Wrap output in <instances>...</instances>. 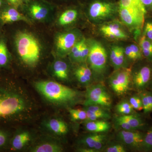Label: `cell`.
Segmentation results:
<instances>
[{"label": "cell", "instance_id": "5", "mask_svg": "<svg viewBox=\"0 0 152 152\" xmlns=\"http://www.w3.org/2000/svg\"><path fill=\"white\" fill-rule=\"evenodd\" d=\"M119 12L122 21L136 35L140 34L147 13L138 9L119 7Z\"/></svg>", "mask_w": 152, "mask_h": 152}, {"label": "cell", "instance_id": "17", "mask_svg": "<svg viewBox=\"0 0 152 152\" xmlns=\"http://www.w3.org/2000/svg\"><path fill=\"white\" fill-rule=\"evenodd\" d=\"M63 151V147L56 142L48 141L40 143L31 149L33 152H61Z\"/></svg>", "mask_w": 152, "mask_h": 152}, {"label": "cell", "instance_id": "39", "mask_svg": "<svg viewBox=\"0 0 152 152\" xmlns=\"http://www.w3.org/2000/svg\"><path fill=\"white\" fill-rule=\"evenodd\" d=\"M84 74L87 80L89 83H90L91 80L92 72L91 69L88 67L87 66L83 65L79 67L78 68Z\"/></svg>", "mask_w": 152, "mask_h": 152}, {"label": "cell", "instance_id": "7", "mask_svg": "<svg viewBox=\"0 0 152 152\" xmlns=\"http://www.w3.org/2000/svg\"><path fill=\"white\" fill-rule=\"evenodd\" d=\"M132 71L129 68H119L109 80L110 86L114 92L120 96L126 94L132 83Z\"/></svg>", "mask_w": 152, "mask_h": 152}, {"label": "cell", "instance_id": "19", "mask_svg": "<svg viewBox=\"0 0 152 152\" xmlns=\"http://www.w3.org/2000/svg\"><path fill=\"white\" fill-rule=\"evenodd\" d=\"M54 75L57 79L65 81L69 80V68L66 63L61 60L56 61L53 65Z\"/></svg>", "mask_w": 152, "mask_h": 152}, {"label": "cell", "instance_id": "24", "mask_svg": "<svg viewBox=\"0 0 152 152\" xmlns=\"http://www.w3.org/2000/svg\"><path fill=\"white\" fill-rule=\"evenodd\" d=\"M77 12L76 10L69 9L66 10L60 17L59 23L61 26L72 23L77 19Z\"/></svg>", "mask_w": 152, "mask_h": 152}, {"label": "cell", "instance_id": "37", "mask_svg": "<svg viewBox=\"0 0 152 152\" xmlns=\"http://www.w3.org/2000/svg\"><path fill=\"white\" fill-rule=\"evenodd\" d=\"M75 74L76 78L80 83L84 85H88L89 83L88 80H87L86 78V77L84 74L80 70L79 68H77L76 70Z\"/></svg>", "mask_w": 152, "mask_h": 152}, {"label": "cell", "instance_id": "46", "mask_svg": "<svg viewBox=\"0 0 152 152\" xmlns=\"http://www.w3.org/2000/svg\"><path fill=\"white\" fill-rule=\"evenodd\" d=\"M23 1H23H29V0H22Z\"/></svg>", "mask_w": 152, "mask_h": 152}, {"label": "cell", "instance_id": "15", "mask_svg": "<svg viewBox=\"0 0 152 152\" xmlns=\"http://www.w3.org/2000/svg\"><path fill=\"white\" fill-rule=\"evenodd\" d=\"M28 9L33 17L38 20L45 18L49 12L48 6L39 0H35L30 3Z\"/></svg>", "mask_w": 152, "mask_h": 152}, {"label": "cell", "instance_id": "25", "mask_svg": "<svg viewBox=\"0 0 152 152\" xmlns=\"http://www.w3.org/2000/svg\"><path fill=\"white\" fill-rule=\"evenodd\" d=\"M93 133L94 134L88 135L82 138L80 140L81 145H83L85 148L94 150V148L96 143L99 139L104 135V134L99 133Z\"/></svg>", "mask_w": 152, "mask_h": 152}, {"label": "cell", "instance_id": "26", "mask_svg": "<svg viewBox=\"0 0 152 152\" xmlns=\"http://www.w3.org/2000/svg\"><path fill=\"white\" fill-rule=\"evenodd\" d=\"M118 4L119 7L138 9L147 14L145 9L140 0H119Z\"/></svg>", "mask_w": 152, "mask_h": 152}, {"label": "cell", "instance_id": "43", "mask_svg": "<svg viewBox=\"0 0 152 152\" xmlns=\"http://www.w3.org/2000/svg\"><path fill=\"white\" fill-rule=\"evenodd\" d=\"M80 151L83 152H96L95 150L93 149L88 148H80V149L79 150Z\"/></svg>", "mask_w": 152, "mask_h": 152}, {"label": "cell", "instance_id": "21", "mask_svg": "<svg viewBox=\"0 0 152 152\" xmlns=\"http://www.w3.org/2000/svg\"><path fill=\"white\" fill-rule=\"evenodd\" d=\"M139 45L143 58L152 63V41L142 35L139 39Z\"/></svg>", "mask_w": 152, "mask_h": 152}, {"label": "cell", "instance_id": "16", "mask_svg": "<svg viewBox=\"0 0 152 152\" xmlns=\"http://www.w3.org/2000/svg\"><path fill=\"white\" fill-rule=\"evenodd\" d=\"M0 19L4 23L20 20H26V18L14 8L5 9L0 15Z\"/></svg>", "mask_w": 152, "mask_h": 152}, {"label": "cell", "instance_id": "4", "mask_svg": "<svg viewBox=\"0 0 152 152\" xmlns=\"http://www.w3.org/2000/svg\"><path fill=\"white\" fill-rule=\"evenodd\" d=\"M85 96L84 107L98 105L108 109L112 105L110 95L105 87L100 84L88 87Z\"/></svg>", "mask_w": 152, "mask_h": 152}, {"label": "cell", "instance_id": "32", "mask_svg": "<svg viewBox=\"0 0 152 152\" xmlns=\"http://www.w3.org/2000/svg\"><path fill=\"white\" fill-rule=\"evenodd\" d=\"M129 102L134 110L137 111L142 110L143 106L141 98L138 93L131 97Z\"/></svg>", "mask_w": 152, "mask_h": 152}, {"label": "cell", "instance_id": "13", "mask_svg": "<svg viewBox=\"0 0 152 152\" xmlns=\"http://www.w3.org/2000/svg\"><path fill=\"white\" fill-rule=\"evenodd\" d=\"M119 118L127 122L134 130L146 131L150 127L148 126L143 117L136 113L124 115Z\"/></svg>", "mask_w": 152, "mask_h": 152}, {"label": "cell", "instance_id": "1", "mask_svg": "<svg viewBox=\"0 0 152 152\" xmlns=\"http://www.w3.org/2000/svg\"><path fill=\"white\" fill-rule=\"evenodd\" d=\"M36 89L43 97L56 105L69 107L79 103L82 99V94L53 81H41L35 83Z\"/></svg>", "mask_w": 152, "mask_h": 152}, {"label": "cell", "instance_id": "3", "mask_svg": "<svg viewBox=\"0 0 152 152\" xmlns=\"http://www.w3.org/2000/svg\"><path fill=\"white\" fill-rule=\"evenodd\" d=\"M29 104L23 95H0V118L11 116L26 111Z\"/></svg>", "mask_w": 152, "mask_h": 152}, {"label": "cell", "instance_id": "22", "mask_svg": "<svg viewBox=\"0 0 152 152\" xmlns=\"http://www.w3.org/2000/svg\"><path fill=\"white\" fill-rule=\"evenodd\" d=\"M110 59L115 67L121 68L124 62V51L123 48L115 46L112 48Z\"/></svg>", "mask_w": 152, "mask_h": 152}, {"label": "cell", "instance_id": "44", "mask_svg": "<svg viewBox=\"0 0 152 152\" xmlns=\"http://www.w3.org/2000/svg\"><path fill=\"white\" fill-rule=\"evenodd\" d=\"M4 3V0H0V9L1 8Z\"/></svg>", "mask_w": 152, "mask_h": 152}, {"label": "cell", "instance_id": "36", "mask_svg": "<svg viewBox=\"0 0 152 152\" xmlns=\"http://www.w3.org/2000/svg\"><path fill=\"white\" fill-rule=\"evenodd\" d=\"M106 152H125L126 149L123 145L121 144H115L110 146L105 150Z\"/></svg>", "mask_w": 152, "mask_h": 152}, {"label": "cell", "instance_id": "23", "mask_svg": "<svg viewBox=\"0 0 152 152\" xmlns=\"http://www.w3.org/2000/svg\"><path fill=\"white\" fill-rule=\"evenodd\" d=\"M124 53L130 59L134 61H142L144 58L140 46L136 44H132L127 47Z\"/></svg>", "mask_w": 152, "mask_h": 152}, {"label": "cell", "instance_id": "11", "mask_svg": "<svg viewBox=\"0 0 152 152\" xmlns=\"http://www.w3.org/2000/svg\"><path fill=\"white\" fill-rule=\"evenodd\" d=\"M47 130L57 136H64L69 132V127L65 122L58 118L49 119L45 124Z\"/></svg>", "mask_w": 152, "mask_h": 152}, {"label": "cell", "instance_id": "30", "mask_svg": "<svg viewBox=\"0 0 152 152\" xmlns=\"http://www.w3.org/2000/svg\"><path fill=\"white\" fill-rule=\"evenodd\" d=\"M68 110L70 115L71 119L74 121H84L86 119L87 113L84 109L80 110L69 108Z\"/></svg>", "mask_w": 152, "mask_h": 152}, {"label": "cell", "instance_id": "31", "mask_svg": "<svg viewBox=\"0 0 152 152\" xmlns=\"http://www.w3.org/2000/svg\"><path fill=\"white\" fill-rule=\"evenodd\" d=\"M9 60V54L7 45L4 41H0V66H5Z\"/></svg>", "mask_w": 152, "mask_h": 152}, {"label": "cell", "instance_id": "28", "mask_svg": "<svg viewBox=\"0 0 152 152\" xmlns=\"http://www.w3.org/2000/svg\"><path fill=\"white\" fill-rule=\"evenodd\" d=\"M116 110L122 115L135 113L134 110L129 102L123 101L119 103L116 107Z\"/></svg>", "mask_w": 152, "mask_h": 152}, {"label": "cell", "instance_id": "8", "mask_svg": "<svg viewBox=\"0 0 152 152\" xmlns=\"http://www.w3.org/2000/svg\"><path fill=\"white\" fill-rule=\"evenodd\" d=\"M88 58L93 70L96 74H102L106 67L107 61V53L102 45L96 42L93 43Z\"/></svg>", "mask_w": 152, "mask_h": 152}, {"label": "cell", "instance_id": "40", "mask_svg": "<svg viewBox=\"0 0 152 152\" xmlns=\"http://www.w3.org/2000/svg\"><path fill=\"white\" fill-rule=\"evenodd\" d=\"M140 1L145 9L147 13L148 12H152V0H140Z\"/></svg>", "mask_w": 152, "mask_h": 152}, {"label": "cell", "instance_id": "27", "mask_svg": "<svg viewBox=\"0 0 152 152\" xmlns=\"http://www.w3.org/2000/svg\"><path fill=\"white\" fill-rule=\"evenodd\" d=\"M85 110V109H84ZM86 112L87 118L84 122L100 119H107L110 118L107 110L102 112H94L85 110Z\"/></svg>", "mask_w": 152, "mask_h": 152}, {"label": "cell", "instance_id": "12", "mask_svg": "<svg viewBox=\"0 0 152 152\" xmlns=\"http://www.w3.org/2000/svg\"><path fill=\"white\" fill-rule=\"evenodd\" d=\"M101 31L106 37L111 39H125L128 36L117 24L104 25L101 28Z\"/></svg>", "mask_w": 152, "mask_h": 152}, {"label": "cell", "instance_id": "33", "mask_svg": "<svg viewBox=\"0 0 152 152\" xmlns=\"http://www.w3.org/2000/svg\"><path fill=\"white\" fill-rule=\"evenodd\" d=\"M142 31V35L152 41V20H145Z\"/></svg>", "mask_w": 152, "mask_h": 152}, {"label": "cell", "instance_id": "2", "mask_svg": "<svg viewBox=\"0 0 152 152\" xmlns=\"http://www.w3.org/2000/svg\"><path fill=\"white\" fill-rule=\"evenodd\" d=\"M16 46L23 62L29 67L35 66L39 61L41 47L35 37L27 32H20L15 38Z\"/></svg>", "mask_w": 152, "mask_h": 152}, {"label": "cell", "instance_id": "20", "mask_svg": "<svg viewBox=\"0 0 152 152\" xmlns=\"http://www.w3.org/2000/svg\"><path fill=\"white\" fill-rule=\"evenodd\" d=\"M31 140L30 133L27 131H23L14 137L12 142V148L16 151L21 150Z\"/></svg>", "mask_w": 152, "mask_h": 152}, {"label": "cell", "instance_id": "38", "mask_svg": "<svg viewBox=\"0 0 152 152\" xmlns=\"http://www.w3.org/2000/svg\"><path fill=\"white\" fill-rule=\"evenodd\" d=\"M116 121L118 125L124 130L131 131L134 130L127 122L121 119L119 117L116 118Z\"/></svg>", "mask_w": 152, "mask_h": 152}, {"label": "cell", "instance_id": "10", "mask_svg": "<svg viewBox=\"0 0 152 152\" xmlns=\"http://www.w3.org/2000/svg\"><path fill=\"white\" fill-rule=\"evenodd\" d=\"M145 132L143 131L122 130L118 133V137L122 142L137 151H142Z\"/></svg>", "mask_w": 152, "mask_h": 152}, {"label": "cell", "instance_id": "18", "mask_svg": "<svg viewBox=\"0 0 152 152\" xmlns=\"http://www.w3.org/2000/svg\"><path fill=\"white\" fill-rule=\"evenodd\" d=\"M85 128L88 132L100 133L107 132L110 128V123L102 120H96L85 122Z\"/></svg>", "mask_w": 152, "mask_h": 152}, {"label": "cell", "instance_id": "6", "mask_svg": "<svg viewBox=\"0 0 152 152\" xmlns=\"http://www.w3.org/2000/svg\"><path fill=\"white\" fill-rule=\"evenodd\" d=\"M152 80V63L141 64L132 75V86L138 93L148 89Z\"/></svg>", "mask_w": 152, "mask_h": 152}, {"label": "cell", "instance_id": "42", "mask_svg": "<svg viewBox=\"0 0 152 152\" xmlns=\"http://www.w3.org/2000/svg\"><path fill=\"white\" fill-rule=\"evenodd\" d=\"M7 136L2 132L0 131V147L2 146L7 142Z\"/></svg>", "mask_w": 152, "mask_h": 152}, {"label": "cell", "instance_id": "41", "mask_svg": "<svg viewBox=\"0 0 152 152\" xmlns=\"http://www.w3.org/2000/svg\"><path fill=\"white\" fill-rule=\"evenodd\" d=\"M8 2L15 7L21 6L23 4L22 0H7Z\"/></svg>", "mask_w": 152, "mask_h": 152}, {"label": "cell", "instance_id": "14", "mask_svg": "<svg viewBox=\"0 0 152 152\" xmlns=\"http://www.w3.org/2000/svg\"><path fill=\"white\" fill-rule=\"evenodd\" d=\"M76 37L75 34L66 33L58 36L56 45L59 50L64 53L71 50L76 44Z\"/></svg>", "mask_w": 152, "mask_h": 152}, {"label": "cell", "instance_id": "35", "mask_svg": "<svg viewBox=\"0 0 152 152\" xmlns=\"http://www.w3.org/2000/svg\"><path fill=\"white\" fill-rule=\"evenodd\" d=\"M89 53V48L87 46L84 40L82 45L80 52V62L85 61L88 58Z\"/></svg>", "mask_w": 152, "mask_h": 152}, {"label": "cell", "instance_id": "9", "mask_svg": "<svg viewBox=\"0 0 152 152\" xmlns=\"http://www.w3.org/2000/svg\"><path fill=\"white\" fill-rule=\"evenodd\" d=\"M116 10L115 3L106 0H94L90 4L89 13L94 20H104L111 16Z\"/></svg>", "mask_w": 152, "mask_h": 152}, {"label": "cell", "instance_id": "45", "mask_svg": "<svg viewBox=\"0 0 152 152\" xmlns=\"http://www.w3.org/2000/svg\"><path fill=\"white\" fill-rule=\"evenodd\" d=\"M148 90H149L150 91H152V80L151 83V84H150L149 87L148 89Z\"/></svg>", "mask_w": 152, "mask_h": 152}, {"label": "cell", "instance_id": "34", "mask_svg": "<svg viewBox=\"0 0 152 152\" xmlns=\"http://www.w3.org/2000/svg\"><path fill=\"white\" fill-rule=\"evenodd\" d=\"M84 41V40H83L76 43L71 50V56L75 61L80 62V52Z\"/></svg>", "mask_w": 152, "mask_h": 152}, {"label": "cell", "instance_id": "29", "mask_svg": "<svg viewBox=\"0 0 152 152\" xmlns=\"http://www.w3.org/2000/svg\"><path fill=\"white\" fill-rule=\"evenodd\" d=\"M142 151L144 152L152 151V126H150L145 132Z\"/></svg>", "mask_w": 152, "mask_h": 152}]
</instances>
